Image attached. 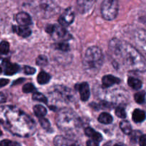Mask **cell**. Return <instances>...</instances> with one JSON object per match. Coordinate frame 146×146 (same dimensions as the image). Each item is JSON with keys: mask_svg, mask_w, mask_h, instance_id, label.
I'll list each match as a JSON object with an SVG mask.
<instances>
[{"mask_svg": "<svg viewBox=\"0 0 146 146\" xmlns=\"http://www.w3.org/2000/svg\"><path fill=\"white\" fill-rule=\"evenodd\" d=\"M16 20L19 25L29 26L32 23L31 17H30L29 14H27V12H24V11L18 13L16 15Z\"/></svg>", "mask_w": 146, "mask_h": 146, "instance_id": "14", "label": "cell"}, {"mask_svg": "<svg viewBox=\"0 0 146 146\" xmlns=\"http://www.w3.org/2000/svg\"><path fill=\"white\" fill-rule=\"evenodd\" d=\"M134 41L137 48L146 54V30L143 29H137L134 33Z\"/></svg>", "mask_w": 146, "mask_h": 146, "instance_id": "9", "label": "cell"}, {"mask_svg": "<svg viewBox=\"0 0 146 146\" xmlns=\"http://www.w3.org/2000/svg\"><path fill=\"white\" fill-rule=\"evenodd\" d=\"M120 128L123 133L126 135H131V133H132V127H131L130 123L127 121H121L120 123Z\"/></svg>", "mask_w": 146, "mask_h": 146, "instance_id": "24", "label": "cell"}, {"mask_svg": "<svg viewBox=\"0 0 146 146\" xmlns=\"http://www.w3.org/2000/svg\"><path fill=\"white\" fill-rule=\"evenodd\" d=\"M1 134H2V132H1V130H0V136H1Z\"/></svg>", "mask_w": 146, "mask_h": 146, "instance_id": "40", "label": "cell"}, {"mask_svg": "<svg viewBox=\"0 0 146 146\" xmlns=\"http://www.w3.org/2000/svg\"><path fill=\"white\" fill-rule=\"evenodd\" d=\"M115 115L121 118H125L126 117V112L123 107L118 106L115 109Z\"/></svg>", "mask_w": 146, "mask_h": 146, "instance_id": "30", "label": "cell"}, {"mask_svg": "<svg viewBox=\"0 0 146 146\" xmlns=\"http://www.w3.org/2000/svg\"><path fill=\"white\" fill-rule=\"evenodd\" d=\"M139 144L142 146H146V135H143L140 137Z\"/></svg>", "mask_w": 146, "mask_h": 146, "instance_id": "36", "label": "cell"}, {"mask_svg": "<svg viewBox=\"0 0 146 146\" xmlns=\"http://www.w3.org/2000/svg\"><path fill=\"white\" fill-rule=\"evenodd\" d=\"M2 65L4 67V74L6 75H14V74L19 72V71L20 70L19 66L16 64H12V63L9 62L8 60H5V61H3Z\"/></svg>", "mask_w": 146, "mask_h": 146, "instance_id": "12", "label": "cell"}, {"mask_svg": "<svg viewBox=\"0 0 146 146\" xmlns=\"http://www.w3.org/2000/svg\"><path fill=\"white\" fill-rule=\"evenodd\" d=\"M7 100V97L4 95V94L0 92V104H2V103H4Z\"/></svg>", "mask_w": 146, "mask_h": 146, "instance_id": "38", "label": "cell"}, {"mask_svg": "<svg viewBox=\"0 0 146 146\" xmlns=\"http://www.w3.org/2000/svg\"><path fill=\"white\" fill-rule=\"evenodd\" d=\"M54 46H55L56 49L61 50L62 51H68L69 50V45H68V44L64 42V41L55 44H54Z\"/></svg>", "mask_w": 146, "mask_h": 146, "instance_id": "28", "label": "cell"}, {"mask_svg": "<svg viewBox=\"0 0 146 146\" xmlns=\"http://www.w3.org/2000/svg\"><path fill=\"white\" fill-rule=\"evenodd\" d=\"M46 31L54 40L56 41H65L69 38H68L69 34L68 31L61 25L59 26L56 24L48 25L46 28Z\"/></svg>", "mask_w": 146, "mask_h": 146, "instance_id": "8", "label": "cell"}, {"mask_svg": "<svg viewBox=\"0 0 146 146\" xmlns=\"http://www.w3.org/2000/svg\"><path fill=\"white\" fill-rule=\"evenodd\" d=\"M38 119H39V122L43 128H44L45 130H48L51 128V125H50V123L48 120L44 118V117L39 118Z\"/></svg>", "mask_w": 146, "mask_h": 146, "instance_id": "32", "label": "cell"}, {"mask_svg": "<svg viewBox=\"0 0 146 146\" xmlns=\"http://www.w3.org/2000/svg\"><path fill=\"white\" fill-rule=\"evenodd\" d=\"M32 98L35 101H40V102L44 103V104H47L48 103V100H47L46 97L44 96L42 94L38 92H34L32 96Z\"/></svg>", "mask_w": 146, "mask_h": 146, "instance_id": "26", "label": "cell"}, {"mask_svg": "<svg viewBox=\"0 0 146 146\" xmlns=\"http://www.w3.org/2000/svg\"><path fill=\"white\" fill-rule=\"evenodd\" d=\"M119 6L117 0H104L101 4V13L103 18L108 21L113 20L118 14Z\"/></svg>", "mask_w": 146, "mask_h": 146, "instance_id": "6", "label": "cell"}, {"mask_svg": "<svg viewBox=\"0 0 146 146\" xmlns=\"http://www.w3.org/2000/svg\"><path fill=\"white\" fill-rule=\"evenodd\" d=\"M84 133H85L86 135L88 137H89L92 141H96V142L98 143H99L103 139V137L101 135V134L100 133L97 132L95 130L93 129L92 128H90V127H88L85 129L84 131Z\"/></svg>", "mask_w": 146, "mask_h": 146, "instance_id": "17", "label": "cell"}, {"mask_svg": "<svg viewBox=\"0 0 146 146\" xmlns=\"http://www.w3.org/2000/svg\"><path fill=\"white\" fill-rule=\"evenodd\" d=\"M128 84L131 88L135 90H139L142 88V82L138 78H133V77H130L128 79Z\"/></svg>", "mask_w": 146, "mask_h": 146, "instance_id": "20", "label": "cell"}, {"mask_svg": "<svg viewBox=\"0 0 146 146\" xmlns=\"http://www.w3.org/2000/svg\"><path fill=\"white\" fill-rule=\"evenodd\" d=\"M51 96L55 100L62 102H73L75 100V94L70 88L64 86H56L52 88Z\"/></svg>", "mask_w": 146, "mask_h": 146, "instance_id": "7", "label": "cell"}, {"mask_svg": "<svg viewBox=\"0 0 146 146\" xmlns=\"http://www.w3.org/2000/svg\"><path fill=\"white\" fill-rule=\"evenodd\" d=\"M23 91L26 94H28V93H31L36 91V88L33 84H27L23 86Z\"/></svg>", "mask_w": 146, "mask_h": 146, "instance_id": "31", "label": "cell"}, {"mask_svg": "<svg viewBox=\"0 0 146 146\" xmlns=\"http://www.w3.org/2000/svg\"><path fill=\"white\" fill-rule=\"evenodd\" d=\"M0 123L13 135L27 138L36 132L35 121L14 106L0 107Z\"/></svg>", "mask_w": 146, "mask_h": 146, "instance_id": "1", "label": "cell"}, {"mask_svg": "<svg viewBox=\"0 0 146 146\" xmlns=\"http://www.w3.org/2000/svg\"><path fill=\"white\" fill-rule=\"evenodd\" d=\"M33 109H34V114H35L36 116L38 117V118L45 116V115L47 113L46 108L41 105H36Z\"/></svg>", "mask_w": 146, "mask_h": 146, "instance_id": "23", "label": "cell"}, {"mask_svg": "<svg viewBox=\"0 0 146 146\" xmlns=\"http://www.w3.org/2000/svg\"><path fill=\"white\" fill-rule=\"evenodd\" d=\"M36 63L38 66H46L48 64V58L44 55H39L36 60Z\"/></svg>", "mask_w": 146, "mask_h": 146, "instance_id": "29", "label": "cell"}, {"mask_svg": "<svg viewBox=\"0 0 146 146\" xmlns=\"http://www.w3.org/2000/svg\"><path fill=\"white\" fill-rule=\"evenodd\" d=\"M9 82L8 79H5V78H0V88L3 86H5L6 85L8 84V83Z\"/></svg>", "mask_w": 146, "mask_h": 146, "instance_id": "37", "label": "cell"}, {"mask_svg": "<svg viewBox=\"0 0 146 146\" xmlns=\"http://www.w3.org/2000/svg\"><path fill=\"white\" fill-rule=\"evenodd\" d=\"M50 79H51V76H50L49 74L43 71H41L37 76V81H38V84H41V85L48 84Z\"/></svg>", "mask_w": 146, "mask_h": 146, "instance_id": "21", "label": "cell"}, {"mask_svg": "<svg viewBox=\"0 0 146 146\" xmlns=\"http://www.w3.org/2000/svg\"><path fill=\"white\" fill-rule=\"evenodd\" d=\"M0 145L1 146H15L20 145L19 143L17 142H12L9 140H4V141L0 142Z\"/></svg>", "mask_w": 146, "mask_h": 146, "instance_id": "33", "label": "cell"}, {"mask_svg": "<svg viewBox=\"0 0 146 146\" xmlns=\"http://www.w3.org/2000/svg\"><path fill=\"white\" fill-rule=\"evenodd\" d=\"M109 51L114 61L121 62L131 71L144 72L146 71V60L138 49L118 38L109 42Z\"/></svg>", "mask_w": 146, "mask_h": 146, "instance_id": "2", "label": "cell"}, {"mask_svg": "<svg viewBox=\"0 0 146 146\" xmlns=\"http://www.w3.org/2000/svg\"><path fill=\"white\" fill-rule=\"evenodd\" d=\"M96 1V0H76L78 11L82 14L88 12L92 8Z\"/></svg>", "mask_w": 146, "mask_h": 146, "instance_id": "13", "label": "cell"}, {"mask_svg": "<svg viewBox=\"0 0 146 146\" xmlns=\"http://www.w3.org/2000/svg\"><path fill=\"white\" fill-rule=\"evenodd\" d=\"M9 51V44L7 41H1L0 43V54L6 55Z\"/></svg>", "mask_w": 146, "mask_h": 146, "instance_id": "27", "label": "cell"}, {"mask_svg": "<svg viewBox=\"0 0 146 146\" xmlns=\"http://www.w3.org/2000/svg\"><path fill=\"white\" fill-rule=\"evenodd\" d=\"M104 62V54L98 46H91L86 51L83 65L87 72L96 73L101 68Z\"/></svg>", "mask_w": 146, "mask_h": 146, "instance_id": "4", "label": "cell"}, {"mask_svg": "<svg viewBox=\"0 0 146 146\" xmlns=\"http://www.w3.org/2000/svg\"><path fill=\"white\" fill-rule=\"evenodd\" d=\"M36 69L33 67L29 66H26L24 67V72H25L26 74H28V75H32L35 73Z\"/></svg>", "mask_w": 146, "mask_h": 146, "instance_id": "35", "label": "cell"}, {"mask_svg": "<svg viewBox=\"0 0 146 146\" xmlns=\"http://www.w3.org/2000/svg\"><path fill=\"white\" fill-rule=\"evenodd\" d=\"M146 115L145 113L141 109L134 110L133 113V121L135 123H139L143 122L145 120Z\"/></svg>", "mask_w": 146, "mask_h": 146, "instance_id": "18", "label": "cell"}, {"mask_svg": "<svg viewBox=\"0 0 146 146\" xmlns=\"http://www.w3.org/2000/svg\"><path fill=\"white\" fill-rule=\"evenodd\" d=\"M13 31L16 34H18L19 36L24 37V38L29 36L31 34V29L28 27V26H14L13 27Z\"/></svg>", "mask_w": 146, "mask_h": 146, "instance_id": "16", "label": "cell"}, {"mask_svg": "<svg viewBox=\"0 0 146 146\" xmlns=\"http://www.w3.org/2000/svg\"><path fill=\"white\" fill-rule=\"evenodd\" d=\"M75 18L74 10L71 7L67 8L58 18V22L63 27H68L71 24Z\"/></svg>", "mask_w": 146, "mask_h": 146, "instance_id": "10", "label": "cell"}, {"mask_svg": "<svg viewBox=\"0 0 146 146\" xmlns=\"http://www.w3.org/2000/svg\"><path fill=\"white\" fill-rule=\"evenodd\" d=\"M59 11V7L54 0H38L33 10L36 15L44 19L51 18Z\"/></svg>", "mask_w": 146, "mask_h": 146, "instance_id": "5", "label": "cell"}, {"mask_svg": "<svg viewBox=\"0 0 146 146\" xmlns=\"http://www.w3.org/2000/svg\"><path fill=\"white\" fill-rule=\"evenodd\" d=\"M145 92L143 91H139V92L136 93L134 96V98H135V102L138 103L139 104H142L145 102Z\"/></svg>", "mask_w": 146, "mask_h": 146, "instance_id": "25", "label": "cell"}, {"mask_svg": "<svg viewBox=\"0 0 146 146\" xmlns=\"http://www.w3.org/2000/svg\"><path fill=\"white\" fill-rule=\"evenodd\" d=\"M1 68L0 67V73H1Z\"/></svg>", "mask_w": 146, "mask_h": 146, "instance_id": "41", "label": "cell"}, {"mask_svg": "<svg viewBox=\"0 0 146 146\" xmlns=\"http://www.w3.org/2000/svg\"><path fill=\"white\" fill-rule=\"evenodd\" d=\"M121 82V80L113 75H106L102 78V84L104 88H109Z\"/></svg>", "mask_w": 146, "mask_h": 146, "instance_id": "15", "label": "cell"}, {"mask_svg": "<svg viewBox=\"0 0 146 146\" xmlns=\"http://www.w3.org/2000/svg\"><path fill=\"white\" fill-rule=\"evenodd\" d=\"M113 121V117L108 113H102L98 117V121L103 124H111Z\"/></svg>", "mask_w": 146, "mask_h": 146, "instance_id": "22", "label": "cell"}, {"mask_svg": "<svg viewBox=\"0 0 146 146\" xmlns=\"http://www.w3.org/2000/svg\"><path fill=\"white\" fill-rule=\"evenodd\" d=\"M140 134H141V133L139 132V131H135V132H132L131 133V141H132L133 143H136L137 141H138V139H140Z\"/></svg>", "mask_w": 146, "mask_h": 146, "instance_id": "34", "label": "cell"}, {"mask_svg": "<svg viewBox=\"0 0 146 146\" xmlns=\"http://www.w3.org/2000/svg\"><path fill=\"white\" fill-rule=\"evenodd\" d=\"M54 145H76V143L74 141H71L66 138H64L63 136H56L54 138Z\"/></svg>", "mask_w": 146, "mask_h": 146, "instance_id": "19", "label": "cell"}, {"mask_svg": "<svg viewBox=\"0 0 146 146\" xmlns=\"http://www.w3.org/2000/svg\"><path fill=\"white\" fill-rule=\"evenodd\" d=\"M98 143L96 142V141H92V140H90V141H88V142H87V145H98Z\"/></svg>", "mask_w": 146, "mask_h": 146, "instance_id": "39", "label": "cell"}, {"mask_svg": "<svg viewBox=\"0 0 146 146\" xmlns=\"http://www.w3.org/2000/svg\"><path fill=\"white\" fill-rule=\"evenodd\" d=\"M56 122L58 128L66 132L74 131L81 127V120L77 114L69 108H63L57 114Z\"/></svg>", "mask_w": 146, "mask_h": 146, "instance_id": "3", "label": "cell"}, {"mask_svg": "<svg viewBox=\"0 0 146 146\" xmlns=\"http://www.w3.org/2000/svg\"><path fill=\"white\" fill-rule=\"evenodd\" d=\"M75 88L79 93L80 98L82 101H87L90 98V88L87 83L84 82L81 84H77L75 86Z\"/></svg>", "mask_w": 146, "mask_h": 146, "instance_id": "11", "label": "cell"}]
</instances>
